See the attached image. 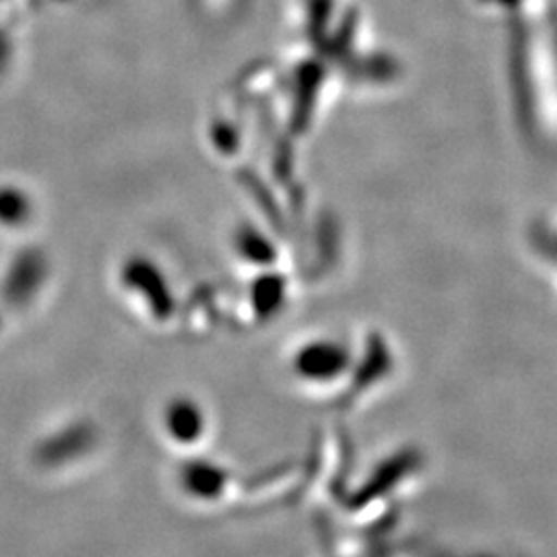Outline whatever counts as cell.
<instances>
[{"instance_id":"6da1fadb","label":"cell","mask_w":557,"mask_h":557,"mask_svg":"<svg viewBox=\"0 0 557 557\" xmlns=\"http://www.w3.org/2000/svg\"><path fill=\"white\" fill-rule=\"evenodd\" d=\"M96 442V430L89 423H75L59 434L50 436L38 448V460L44 467H59L91 450Z\"/></svg>"},{"instance_id":"7a4b0ae2","label":"cell","mask_w":557,"mask_h":557,"mask_svg":"<svg viewBox=\"0 0 557 557\" xmlns=\"http://www.w3.org/2000/svg\"><path fill=\"white\" fill-rule=\"evenodd\" d=\"M227 475L211 460H190L182 467L180 483L188 496L197 499L220 498Z\"/></svg>"},{"instance_id":"3957f363","label":"cell","mask_w":557,"mask_h":557,"mask_svg":"<svg viewBox=\"0 0 557 557\" xmlns=\"http://www.w3.org/2000/svg\"><path fill=\"white\" fill-rule=\"evenodd\" d=\"M165 430L172 440L190 444L200 438L205 432V413L199 405L190 398H174L165 409Z\"/></svg>"}]
</instances>
